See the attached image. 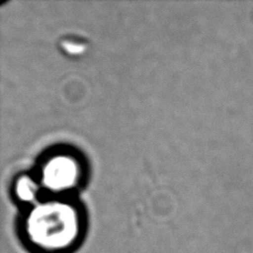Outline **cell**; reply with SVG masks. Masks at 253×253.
<instances>
[{"mask_svg": "<svg viewBox=\"0 0 253 253\" xmlns=\"http://www.w3.org/2000/svg\"><path fill=\"white\" fill-rule=\"evenodd\" d=\"M77 162L68 156H57L49 160L42 170V182L48 189L61 191L74 186L78 179Z\"/></svg>", "mask_w": 253, "mask_h": 253, "instance_id": "7a4b0ae2", "label": "cell"}, {"mask_svg": "<svg viewBox=\"0 0 253 253\" xmlns=\"http://www.w3.org/2000/svg\"><path fill=\"white\" fill-rule=\"evenodd\" d=\"M37 184L28 177H22L17 182V194L24 201L33 200L36 194H37Z\"/></svg>", "mask_w": 253, "mask_h": 253, "instance_id": "3957f363", "label": "cell"}, {"mask_svg": "<svg viewBox=\"0 0 253 253\" xmlns=\"http://www.w3.org/2000/svg\"><path fill=\"white\" fill-rule=\"evenodd\" d=\"M30 242L46 252H61L74 246L79 236V220L69 205L48 202L36 207L27 221Z\"/></svg>", "mask_w": 253, "mask_h": 253, "instance_id": "6da1fadb", "label": "cell"}]
</instances>
